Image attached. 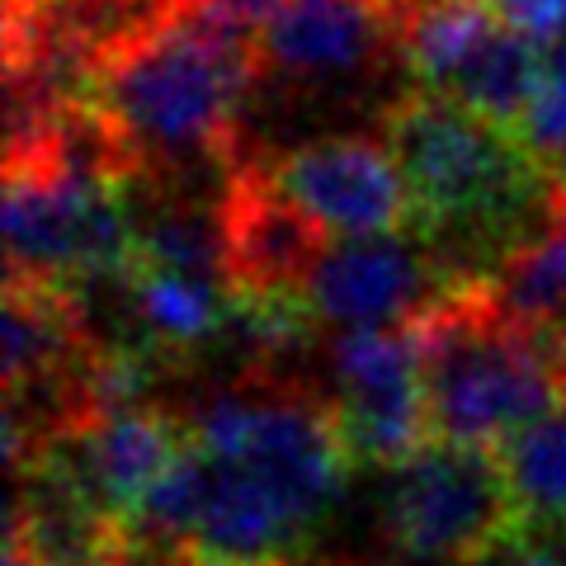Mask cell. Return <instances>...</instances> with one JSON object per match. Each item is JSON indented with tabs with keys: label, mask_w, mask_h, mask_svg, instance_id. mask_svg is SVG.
Listing matches in <instances>:
<instances>
[{
	"label": "cell",
	"mask_w": 566,
	"mask_h": 566,
	"mask_svg": "<svg viewBox=\"0 0 566 566\" xmlns=\"http://www.w3.org/2000/svg\"><path fill=\"white\" fill-rule=\"evenodd\" d=\"M434 439L501 449L566 397L557 331L505 307L495 283H463L411 322Z\"/></svg>",
	"instance_id": "cell-4"
},
{
	"label": "cell",
	"mask_w": 566,
	"mask_h": 566,
	"mask_svg": "<svg viewBox=\"0 0 566 566\" xmlns=\"http://www.w3.org/2000/svg\"><path fill=\"white\" fill-rule=\"evenodd\" d=\"M557 331V354H562V378H566V322H553Z\"/></svg>",
	"instance_id": "cell-14"
},
{
	"label": "cell",
	"mask_w": 566,
	"mask_h": 566,
	"mask_svg": "<svg viewBox=\"0 0 566 566\" xmlns=\"http://www.w3.org/2000/svg\"><path fill=\"white\" fill-rule=\"evenodd\" d=\"M520 137L553 180H566V29L553 43H543L538 85L520 118Z\"/></svg>",
	"instance_id": "cell-12"
},
{
	"label": "cell",
	"mask_w": 566,
	"mask_h": 566,
	"mask_svg": "<svg viewBox=\"0 0 566 566\" xmlns=\"http://www.w3.org/2000/svg\"><path fill=\"white\" fill-rule=\"evenodd\" d=\"M245 104L251 39L193 0L109 52L95 81V109L133 175L156 180H227L241 166Z\"/></svg>",
	"instance_id": "cell-3"
},
{
	"label": "cell",
	"mask_w": 566,
	"mask_h": 566,
	"mask_svg": "<svg viewBox=\"0 0 566 566\" xmlns=\"http://www.w3.org/2000/svg\"><path fill=\"white\" fill-rule=\"evenodd\" d=\"M322 387L354 468H401L434 439L424 364L411 326L340 331L322 345Z\"/></svg>",
	"instance_id": "cell-8"
},
{
	"label": "cell",
	"mask_w": 566,
	"mask_h": 566,
	"mask_svg": "<svg viewBox=\"0 0 566 566\" xmlns=\"http://www.w3.org/2000/svg\"><path fill=\"white\" fill-rule=\"evenodd\" d=\"M397 0H293L251 39V104L260 114L378 109L406 95Z\"/></svg>",
	"instance_id": "cell-5"
},
{
	"label": "cell",
	"mask_w": 566,
	"mask_h": 566,
	"mask_svg": "<svg viewBox=\"0 0 566 566\" xmlns=\"http://www.w3.org/2000/svg\"><path fill=\"white\" fill-rule=\"evenodd\" d=\"M495 289H501L505 307L520 312L524 322H538V326L566 322V180H557L547 232L510 260V270L501 274Z\"/></svg>",
	"instance_id": "cell-11"
},
{
	"label": "cell",
	"mask_w": 566,
	"mask_h": 566,
	"mask_svg": "<svg viewBox=\"0 0 566 566\" xmlns=\"http://www.w3.org/2000/svg\"><path fill=\"white\" fill-rule=\"evenodd\" d=\"M453 289L416 232L326 241L307 274V297L326 335L411 326Z\"/></svg>",
	"instance_id": "cell-9"
},
{
	"label": "cell",
	"mask_w": 566,
	"mask_h": 566,
	"mask_svg": "<svg viewBox=\"0 0 566 566\" xmlns=\"http://www.w3.org/2000/svg\"><path fill=\"white\" fill-rule=\"evenodd\" d=\"M203 14H212L218 24L245 33V39H255L260 29H270L283 10L293 6V0H193Z\"/></svg>",
	"instance_id": "cell-13"
},
{
	"label": "cell",
	"mask_w": 566,
	"mask_h": 566,
	"mask_svg": "<svg viewBox=\"0 0 566 566\" xmlns=\"http://www.w3.org/2000/svg\"><path fill=\"white\" fill-rule=\"evenodd\" d=\"M495 453L505 463L524 520L566 534V397L520 434H510Z\"/></svg>",
	"instance_id": "cell-10"
},
{
	"label": "cell",
	"mask_w": 566,
	"mask_h": 566,
	"mask_svg": "<svg viewBox=\"0 0 566 566\" xmlns=\"http://www.w3.org/2000/svg\"><path fill=\"white\" fill-rule=\"evenodd\" d=\"M524 524L501 453L463 439H430L382 491V534L416 562L476 566Z\"/></svg>",
	"instance_id": "cell-6"
},
{
	"label": "cell",
	"mask_w": 566,
	"mask_h": 566,
	"mask_svg": "<svg viewBox=\"0 0 566 566\" xmlns=\"http://www.w3.org/2000/svg\"><path fill=\"white\" fill-rule=\"evenodd\" d=\"M241 166H251L326 241L416 232L411 189L378 128L270 147L245 156Z\"/></svg>",
	"instance_id": "cell-7"
},
{
	"label": "cell",
	"mask_w": 566,
	"mask_h": 566,
	"mask_svg": "<svg viewBox=\"0 0 566 566\" xmlns=\"http://www.w3.org/2000/svg\"><path fill=\"white\" fill-rule=\"evenodd\" d=\"M374 128L406 175L416 237L453 289L501 283L510 260L547 232L557 180L520 133L424 91L392 99Z\"/></svg>",
	"instance_id": "cell-2"
},
{
	"label": "cell",
	"mask_w": 566,
	"mask_h": 566,
	"mask_svg": "<svg viewBox=\"0 0 566 566\" xmlns=\"http://www.w3.org/2000/svg\"><path fill=\"white\" fill-rule=\"evenodd\" d=\"M203 501L189 566H297L340 501L349 453L326 387L307 368H237L189 406Z\"/></svg>",
	"instance_id": "cell-1"
}]
</instances>
